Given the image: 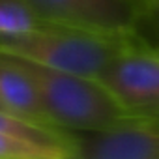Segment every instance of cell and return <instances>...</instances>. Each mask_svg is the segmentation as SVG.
Masks as SVG:
<instances>
[{
    "instance_id": "52a82bcc",
    "label": "cell",
    "mask_w": 159,
    "mask_h": 159,
    "mask_svg": "<svg viewBox=\"0 0 159 159\" xmlns=\"http://www.w3.org/2000/svg\"><path fill=\"white\" fill-rule=\"evenodd\" d=\"M66 148L21 139L0 131V159H69Z\"/></svg>"
},
{
    "instance_id": "277c9868",
    "label": "cell",
    "mask_w": 159,
    "mask_h": 159,
    "mask_svg": "<svg viewBox=\"0 0 159 159\" xmlns=\"http://www.w3.org/2000/svg\"><path fill=\"white\" fill-rule=\"evenodd\" d=\"M41 19L109 32H133L139 0H23Z\"/></svg>"
},
{
    "instance_id": "3957f363",
    "label": "cell",
    "mask_w": 159,
    "mask_h": 159,
    "mask_svg": "<svg viewBox=\"0 0 159 159\" xmlns=\"http://www.w3.org/2000/svg\"><path fill=\"white\" fill-rule=\"evenodd\" d=\"M98 81L131 114L159 120V51L131 34Z\"/></svg>"
},
{
    "instance_id": "30bf717a",
    "label": "cell",
    "mask_w": 159,
    "mask_h": 159,
    "mask_svg": "<svg viewBox=\"0 0 159 159\" xmlns=\"http://www.w3.org/2000/svg\"><path fill=\"white\" fill-rule=\"evenodd\" d=\"M140 6H148V8H157L159 10V0H139Z\"/></svg>"
},
{
    "instance_id": "ba28073f",
    "label": "cell",
    "mask_w": 159,
    "mask_h": 159,
    "mask_svg": "<svg viewBox=\"0 0 159 159\" xmlns=\"http://www.w3.org/2000/svg\"><path fill=\"white\" fill-rule=\"evenodd\" d=\"M41 19L23 0H0V32L28 30Z\"/></svg>"
},
{
    "instance_id": "5b68a950",
    "label": "cell",
    "mask_w": 159,
    "mask_h": 159,
    "mask_svg": "<svg viewBox=\"0 0 159 159\" xmlns=\"http://www.w3.org/2000/svg\"><path fill=\"white\" fill-rule=\"evenodd\" d=\"M75 159H159V120H140L105 131H75Z\"/></svg>"
},
{
    "instance_id": "8fae6325",
    "label": "cell",
    "mask_w": 159,
    "mask_h": 159,
    "mask_svg": "<svg viewBox=\"0 0 159 159\" xmlns=\"http://www.w3.org/2000/svg\"><path fill=\"white\" fill-rule=\"evenodd\" d=\"M0 111H6V112H10V111H8V109H6V105H4V103H2V99H0Z\"/></svg>"
},
{
    "instance_id": "6da1fadb",
    "label": "cell",
    "mask_w": 159,
    "mask_h": 159,
    "mask_svg": "<svg viewBox=\"0 0 159 159\" xmlns=\"http://www.w3.org/2000/svg\"><path fill=\"white\" fill-rule=\"evenodd\" d=\"M131 34L41 21L28 30L0 32V52L98 79Z\"/></svg>"
},
{
    "instance_id": "8992f818",
    "label": "cell",
    "mask_w": 159,
    "mask_h": 159,
    "mask_svg": "<svg viewBox=\"0 0 159 159\" xmlns=\"http://www.w3.org/2000/svg\"><path fill=\"white\" fill-rule=\"evenodd\" d=\"M0 99L11 114L23 120L56 127L51 122L39 92L36 90L21 60L2 52H0Z\"/></svg>"
},
{
    "instance_id": "7a4b0ae2",
    "label": "cell",
    "mask_w": 159,
    "mask_h": 159,
    "mask_svg": "<svg viewBox=\"0 0 159 159\" xmlns=\"http://www.w3.org/2000/svg\"><path fill=\"white\" fill-rule=\"evenodd\" d=\"M21 64L30 75L45 111L56 127L71 133L105 131L148 120L127 112L98 79L51 69L26 60H21Z\"/></svg>"
},
{
    "instance_id": "9c48e42d",
    "label": "cell",
    "mask_w": 159,
    "mask_h": 159,
    "mask_svg": "<svg viewBox=\"0 0 159 159\" xmlns=\"http://www.w3.org/2000/svg\"><path fill=\"white\" fill-rule=\"evenodd\" d=\"M133 34L159 51V10L142 6L133 25Z\"/></svg>"
}]
</instances>
